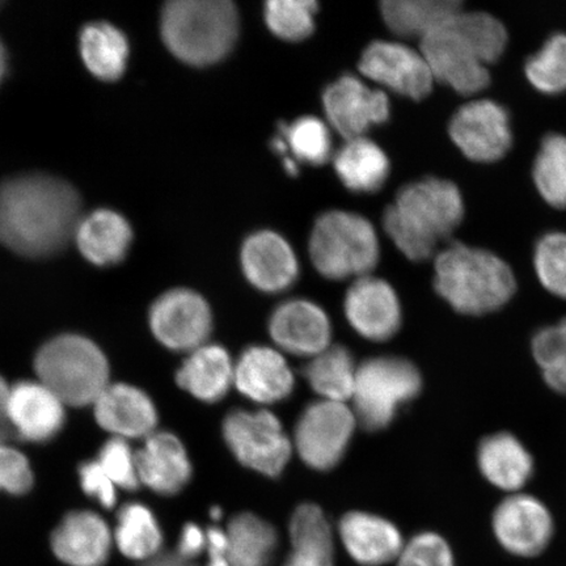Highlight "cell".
<instances>
[{
    "label": "cell",
    "mask_w": 566,
    "mask_h": 566,
    "mask_svg": "<svg viewBox=\"0 0 566 566\" xmlns=\"http://www.w3.org/2000/svg\"><path fill=\"white\" fill-rule=\"evenodd\" d=\"M82 202L65 180L44 174L12 177L0 186V243L20 256H52L74 239Z\"/></svg>",
    "instance_id": "1"
},
{
    "label": "cell",
    "mask_w": 566,
    "mask_h": 566,
    "mask_svg": "<svg viewBox=\"0 0 566 566\" xmlns=\"http://www.w3.org/2000/svg\"><path fill=\"white\" fill-rule=\"evenodd\" d=\"M463 217V197L455 184L428 177L401 188L385 211L384 226L407 259L424 261L458 229Z\"/></svg>",
    "instance_id": "2"
},
{
    "label": "cell",
    "mask_w": 566,
    "mask_h": 566,
    "mask_svg": "<svg viewBox=\"0 0 566 566\" xmlns=\"http://www.w3.org/2000/svg\"><path fill=\"white\" fill-rule=\"evenodd\" d=\"M434 272L436 292L462 315L494 313L515 294L512 268L480 248L451 244L438 253Z\"/></svg>",
    "instance_id": "3"
},
{
    "label": "cell",
    "mask_w": 566,
    "mask_h": 566,
    "mask_svg": "<svg viewBox=\"0 0 566 566\" xmlns=\"http://www.w3.org/2000/svg\"><path fill=\"white\" fill-rule=\"evenodd\" d=\"M160 31L176 59L209 66L237 44L239 13L230 0H174L161 11Z\"/></svg>",
    "instance_id": "4"
},
{
    "label": "cell",
    "mask_w": 566,
    "mask_h": 566,
    "mask_svg": "<svg viewBox=\"0 0 566 566\" xmlns=\"http://www.w3.org/2000/svg\"><path fill=\"white\" fill-rule=\"evenodd\" d=\"M34 370L63 405L94 406L109 384V364L90 338L80 335L56 336L35 354Z\"/></svg>",
    "instance_id": "5"
},
{
    "label": "cell",
    "mask_w": 566,
    "mask_h": 566,
    "mask_svg": "<svg viewBox=\"0 0 566 566\" xmlns=\"http://www.w3.org/2000/svg\"><path fill=\"white\" fill-rule=\"evenodd\" d=\"M310 256L325 279L366 277L379 261L377 232L363 216L342 210L324 212L311 232Z\"/></svg>",
    "instance_id": "6"
},
{
    "label": "cell",
    "mask_w": 566,
    "mask_h": 566,
    "mask_svg": "<svg viewBox=\"0 0 566 566\" xmlns=\"http://www.w3.org/2000/svg\"><path fill=\"white\" fill-rule=\"evenodd\" d=\"M422 377L407 358L384 356L358 365L352 396L357 423L366 431L385 430L402 406L419 396Z\"/></svg>",
    "instance_id": "7"
},
{
    "label": "cell",
    "mask_w": 566,
    "mask_h": 566,
    "mask_svg": "<svg viewBox=\"0 0 566 566\" xmlns=\"http://www.w3.org/2000/svg\"><path fill=\"white\" fill-rule=\"evenodd\" d=\"M222 434L238 462L260 475L281 476L292 459L293 442L271 410L233 409L224 417Z\"/></svg>",
    "instance_id": "8"
},
{
    "label": "cell",
    "mask_w": 566,
    "mask_h": 566,
    "mask_svg": "<svg viewBox=\"0 0 566 566\" xmlns=\"http://www.w3.org/2000/svg\"><path fill=\"white\" fill-rule=\"evenodd\" d=\"M357 424L346 402L322 399L311 402L295 424L296 454L311 470H334L348 451Z\"/></svg>",
    "instance_id": "9"
},
{
    "label": "cell",
    "mask_w": 566,
    "mask_h": 566,
    "mask_svg": "<svg viewBox=\"0 0 566 566\" xmlns=\"http://www.w3.org/2000/svg\"><path fill=\"white\" fill-rule=\"evenodd\" d=\"M155 338L172 352L190 353L208 344L212 314L207 300L190 289L161 294L148 311Z\"/></svg>",
    "instance_id": "10"
},
{
    "label": "cell",
    "mask_w": 566,
    "mask_h": 566,
    "mask_svg": "<svg viewBox=\"0 0 566 566\" xmlns=\"http://www.w3.org/2000/svg\"><path fill=\"white\" fill-rule=\"evenodd\" d=\"M451 20L421 40L420 52L436 82L446 84L460 95L478 94L490 86V70Z\"/></svg>",
    "instance_id": "11"
},
{
    "label": "cell",
    "mask_w": 566,
    "mask_h": 566,
    "mask_svg": "<svg viewBox=\"0 0 566 566\" xmlns=\"http://www.w3.org/2000/svg\"><path fill=\"white\" fill-rule=\"evenodd\" d=\"M449 133L464 157L478 163L504 158L513 144L511 118L504 106L492 101L460 106L451 118Z\"/></svg>",
    "instance_id": "12"
},
{
    "label": "cell",
    "mask_w": 566,
    "mask_h": 566,
    "mask_svg": "<svg viewBox=\"0 0 566 566\" xmlns=\"http://www.w3.org/2000/svg\"><path fill=\"white\" fill-rule=\"evenodd\" d=\"M359 70L369 80L412 101L427 97L436 82L422 53L399 42L374 41L360 56Z\"/></svg>",
    "instance_id": "13"
},
{
    "label": "cell",
    "mask_w": 566,
    "mask_h": 566,
    "mask_svg": "<svg viewBox=\"0 0 566 566\" xmlns=\"http://www.w3.org/2000/svg\"><path fill=\"white\" fill-rule=\"evenodd\" d=\"M492 525L501 546L521 557L542 554L554 535V520L547 506L525 493L507 495L495 507Z\"/></svg>",
    "instance_id": "14"
},
{
    "label": "cell",
    "mask_w": 566,
    "mask_h": 566,
    "mask_svg": "<svg viewBox=\"0 0 566 566\" xmlns=\"http://www.w3.org/2000/svg\"><path fill=\"white\" fill-rule=\"evenodd\" d=\"M328 123L346 140L364 137L374 125L389 117L386 92L367 87L353 75H344L332 83L323 95Z\"/></svg>",
    "instance_id": "15"
},
{
    "label": "cell",
    "mask_w": 566,
    "mask_h": 566,
    "mask_svg": "<svg viewBox=\"0 0 566 566\" xmlns=\"http://www.w3.org/2000/svg\"><path fill=\"white\" fill-rule=\"evenodd\" d=\"M344 311L350 327L374 343L388 342L401 327L398 294L387 281L373 275L354 281L345 295Z\"/></svg>",
    "instance_id": "16"
},
{
    "label": "cell",
    "mask_w": 566,
    "mask_h": 566,
    "mask_svg": "<svg viewBox=\"0 0 566 566\" xmlns=\"http://www.w3.org/2000/svg\"><path fill=\"white\" fill-rule=\"evenodd\" d=\"M269 335L281 352L313 358L332 345L331 318L318 304L290 300L273 311Z\"/></svg>",
    "instance_id": "17"
},
{
    "label": "cell",
    "mask_w": 566,
    "mask_h": 566,
    "mask_svg": "<svg viewBox=\"0 0 566 566\" xmlns=\"http://www.w3.org/2000/svg\"><path fill=\"white\" fill-rule=\"evenodd\" d=\"M233 386L248 400L272 406L292 396L295 377L281 350L252 345L240 354L233 367Z\"/></svg>",
    "instance_id": "18"
},
{
    "label": "cell",
    "mask_w": 566,
    "mask_h": 566,
    "mask_svg": "<svg viewBox=\"0 0 566 566\" xmlns=\"http://www.w3.org/2000/svg\"><path fill=\"white\" fill-rule=\"evenodd\" d=\"M9 417L13 434L31 443L54 440L65 427V405L40 381L23 380L10 388Z\"/></svg>",
    "instance_id": "19"
},
{
    "label": "cell",
    "mask_w": 566,
    "mask_h": 566,
    "mask_svg": "<svg viewBox=\"0 0 566 566\" xmlns=\"http://www.w3.org/2000/svg\"><path fill=\"white\" fill-rule=\"evenodd\" d=\"M240 261L248 282L268 294L285 292L300 275L298 259L292 245L273 231H259L248 238Z\"/></svg>",
    "instance_id": "20"
},
{
    "label": "cell",
    "mask_w": 566,
    "mask_h": 566,
    "mask_svg": "<svg viewBox=\"0 0 566 566\" xmlns=\"http://www.w3.org/2000/svg\"><path fill=\"white\" fill-rule=\"evenodd\" d=\"M140 485L160 495H175L186 490L193 469L186 446L168 431H155L137 452Z\"/></svg>",
    "instance_id": "21"
},
{
    "label": "cell",
    "mask_w": 566,
    "mask_h": 566,
    "mask_svg": "<svg viewBox=\"0 0 566 566\" xmlns=\"http://www.w3.org/2000/svg\"><path fill=\"white\" fill-rule=\"evenodd\" d=\"M101 427L117 438H147L155 433L158 410L150 396L126 384L109 385L95 401Z\"/></svg>",
    "instance_id": "22"
},
{
    "label": "cell",
    "mask_w": 566,
    "mask_h": 566,
    "mask_svg": "<svg viewBox=\"0 0 566 566\" xmlns=\"http://www.w3.org/2000/svg\"><path fill=\"white\" fill-rule=\"evenodd\" d=\"M112 548L109 526L94 512L69 513L52 535V549L69 566H104Z\"/></svg>",
    "instance_id": "23"
},
{
    "label": "cell",
    "mask_w": 566,
    "mask_h": 566,
    "mask_svg": "<svg viewBox=\"0 0 566 566\" xmlns=\"http://www.w3.org/2000/svg\"><path fill=\"white\" fill-rule=\"evenodd\" d=\"M338 534L353 560L364 566H381L398 560L405 547L399 528L370 513H346L339 521Z\"/></svg>",
    "instance_id": "24"
},
{
    "label": "cell",
    "mask_w": 566,
    "mask_h": 566,
    "mask_svg": "<svg viewBox=\"0 0 566 566\" xmlns=\"http://www.w3.org/2000/svg\"><path fill=\"white\" fill-rule=\"evenodd\" d=\"M75 243L82 256L96 266L122 263L133 243V230L127 219L111 209H98L82 217Z\"/></svg>",
    "instance_id": "25"
},
{
    "label": "cell",
    "mask_w": 566,
    "mask_h": 566,
    "mask_svg": "<svg viewBox=\"0 0 566 566\" xmlns=\"http://www.w3.org/2000/svg\"><path fill=\"white\" fill-rule=\"evenodd\" d=\"M233 367L230 354L222 345L205 344L188 353L176 381L184 391L207 405H214L228 396L233 386Z\"/></svg>",
    "instance_id": "26"
},
{
    "label": "cell",
    "mask_w": 566,
    "mask_h": 566,
    "mask_svg": "<svg viewBox=\"0 0 566 566\" xmlns=\"http://www.w3.org/2000/svg\"><path fill=\"white\" fill-rule=\"evenodd\" d=\"M483 475L501 491L518 493L534 473V459L518 438L497 433L484 438L478 450Z\"/></svg>",
    "instance_id": "27"
},
{
    "label": "cell",
    "mask_w": 566,
    "mask_h": 566,
    "mask_svg": "<svg viewBox=\"0 0 566 566\" xmlns=\"http://www.w3.org/2000/svg\"><path fill=\"white\" fill-rule=\"evenodd\" d=\"M292 552L285 566H335L334 531L315 504L295 509L289 527Z\"/></svg>",
    "instance_id": "28"
},
{
    "label": "cell",
    "mask_w": 566,
    "mask_h": 566,
    "mask_svg": "<svg viewBox=\"0 0 566 566\" xmlns=\"http://www.w3.org/2000/svg\"><path fill=\"white\" fill-rule=\"evenodd\" d=\"M463 11L459 0H386L381 17L394 33L402 38H427Z\"/></svg>",
    "instance_id": "29"
},
{
    "label": "cell",
    "mask_w": 566,
    "mask_h": 566,
    "mask_svg": "<svg viewBox=\"0 0 566 566\" xmlns=\"http://www.w3.org/2000/svg\"><path fill=\"white\" fill-rule=\"evenodd\" d=\"M335 171L353 192H377L389 175V160L381 148L365 137L346 140L334 158Z\"/></svg>",
    "instance_id": "30"
},
{
    "label": "cell",
    "mask_w": 566,
    "mask_h": 566,
    "mask_svg": "<svg viewBox=\"0 0 566 566\" xmlns=\"http://www.w3.org/2000/svg\"><path fill=\"white\" fill-rule=\"evenodd\" d=\"M80 52L90 73L103 82H115L125 73L129 60L126 35L106 21L84 25Z\"/></svg>",
    "instance_id": "31"
},
{
    "label": "cell",
    "mask_w": 566,
    "mask_h": 566,
    "mask_svg": "<svg viewBox=\"0 0 566 566\" xmlns=\"http://www.w3.org/2000/svg\"><path fill=\"white\" fill-rule=\"evenodd\" d=\"M358 366L353 354L343 345L329 348L310 358L303 377L322 400L346 402L352 400Z\"/></svg>",
    "instance_id": "32"
},
{
    "label": "cell",
    "mask_w": 566,
    "mask_h": 566,
    "mask_svg": "<svg viewBox=\"0 0 566 566\" xmlns=\"http://www.w3.org/2000/svg\"><path fill=\"white\" fill-rule=\"evenodd\" d=\"M230 566H271L277 549V531L256 514L233 516L226 528Z\"/></svg>",
    "instance_id": "33"
},
{
    "label": "cell",
    "mask_w": 566,
    "mask_h": 566,
    "mask_svg": "<svg viewBox=\"0 0 566 566\" xmlns=\"http://www.w3.org/2000/svg\"><path fill=\"white\" fill-rule=\"evenodd\" d=\"M115 541L122 554L145 563L160 554L163 533L157 516L140 502H130L117 515Z\"/></svg>",
    "instance_id": "34"
},
{
    "label": "cell",
    "mask_w": 566,
    "mask_h": 566,
    "mask_svg": "<svg viewBox=\"0 0 566 566\" xmlns=\"http://www.w3.org/2000/svg\"><path fill=\"white\" fill-rule=\"evenodd\" d=\"M274 150L283 161L322 166L331 159L332 138L327 124L313 116L301 117L280 126V136L273 140Z\"/></svg>",
    "instance_id": "35"
},
{
    "label": "cell",
    "mask_w": 566,
    "mask_h": 566,
    "mask_svg": "<svg viewBox=\"0 0 566 566\" xmlns=\"http://www.w3.org/2000/svg\"><path fill=\"white\" fill-rule=\"evenodd\" d=\"M534 182L551 207L566 209V137L562 134L543 139L534 163Z\"/></svg>",
    "instance_id": "36"
},
{
    "label": "cell",
    "mask_w": 566,
    "mask_h": 566,
    "mask_svg": "<svg viewBox=\"0 0 566 566\" xmlns=\"http://www.w3.org/2000/svg\"><path fill=\"white\" fill-rule=\"evenodd\" d=\"M452 25L469 40L486 66L497 62L507 45V32L501 21L485 12H459Z\"/></svg>",
    "instance_id": "37"
},
{
    "label": "cell",
    "mask_w": 566,
    "mask_h": 566,
    "mask_svg": "<svg viewBox=\"0 0 566 566\" xmlns=\"http://www.w3.org/2000/svg\"><path fill=\"white\" fill-rule=\"evenodd\" d=\"M531 349L544 381L554 391L566 395V318L537 331Z\"/></svg>",
    "instance_id": "38"
},
{
    "label": "cell",
    "mask_w": 566,
    "mask_h": 566,
    "mask_svg": "<svg viewBox=\"0 0 566 566\" xmlns=\"http://www.w3.org/2000/svg\"><path fill=\"white\" fill-rule=\"evenodd\" d=\"M526 76L543 94L566 91V34H555L526 63Z\"/></svg>",
    "instance_id": "39"
},
{
    "label": "cell",
    "mask_w": 566,
    "mask_h": 566,
    "mask_svg": "<svg viewBox=\"0 0 566 566\" xmlns=\"http://www.w3.org/2000/svg\"><path fill=\"white\" fill-rule=\"evenodd\" d=\"M316 12L313 0H271L265 4V21L280 39L301 41L314 32Z\"/></svg>",
    "instance_id": "40"
},
{
    "label": "cell",
    "mask_w": 566,
    "mask_h": 566,
    "mask_svg": "<svg viewBox=\"0 0 566 566\" xmlns=\"http://www.w3.org/2000/svg\"><path fill=\"white\" fill-rule=\"evenodd\" d=\"M534 265L543 287L566 300V233L544 235L536 244Z\"/></svg>",
    "instance_id": "41"
},
{
    "label": "cell",
    "mask_w": 566,
    "mask_h": 566,
    "mask_svg": "<svg viewBox=\"0 0 566 566\" xmlns=\"http://www.w3.org/2000/svg\"><path fill=\"white\" fill-rule=\"evenodd\" d=\"M97 462L119 490L137 491L140 486L137 452L123 438L113 437L98 451Z\"/></svg>",
    "instance_id": "42"
},
{
    "label": "cell",
    "mask_w": 566,
    "mask_h": 566,
    "mask_svg": "<svg viewBox=\"0 0 566 566\" xmlns=\"http://www.w3.org/2000/svg\"><path fill=\"white\" fill-rule=\"evenodd\" d=\"M399 566H455L449 543L441 535L421 533L412 537L400 552Z\"/></svg>",
    "instance_id": "43"
},
{
    "label": "cell",
    "mask_w": 566,
    "mask_h": 566,
    "mask_svg": "<svg viewBox=\"0 0 566 566\" xmlns=\"http://www.w3.org/2000/svg\"><path fill=\"white\" fill-rule=\"evenodd\" d=\"M32 486L33 471L28 459L11 446L0 443V492L23 495Z\"/></svg>",
    "instance_id": "44"
},
{
    "label": "cell",
    "mask_w": 566,
    "mask_h": 566,
    "mask_svg": "<svg viewBox=\"0 0 566 566\" xmlns=\"http://www.w3.org/2000/svg\"><path fill=\"white\" fill-rule=\"evenodd\" d=\"M82 491L95 500L104 509L115 507L117 504V486L106 475L97 459L86 460L77 469Z\"/></svg>",
    "instance_id": "45"
},
{
    "label": "cell",
    "mask_w": 566,
    "mask_h": 566,
    "mask_svg": "<svg viewBox=\"0 0 566 566\" xmlns=\"http://www.w3.org/2000/svg\"><path fill=\"white\" fill-rule=\"evenodd\" d=\"M208 549L207 531H203L195 523H188L181 530L179 544H177L176 554L188 562H193L196 557Z\"/></svg>",
    "instance_id": "46"
},
{
    "label": "cell",
    "mask_w": 566,
    "mask_h": 566,
    "mask_svg": "<svg viewBox=\"0 0 566 566\" xmlns=\"http://www.w3.org/2000/svg\"><path fill=\"white\" fill-rule=\"evenodd\" d=\"M10 386L0 377V443H7L13 434L9 417Z\"/></svg>",
    "instance_id": "47"
},
{
    "label": "cell",
    "mask_w": 566,
    "mask_h": 566,
    "mask_svg": "<svg viewBox=\"0 0 566 566\" xmlns=\"http://www.w3.org/2000/svg\"><path fill=\"white\" fill-rule=\"evenodd\" d=\"M142 566H196L192 562L186 560L176 554H159L145 562Z\"/></svg>",
    "instance_id": "48"
},
{
    "label": "cell",
    "mask_w": 566,
    "mask_h": 566,
    "mask_svg": "<svg viewBox=\"0 0 566 566\" xmlns=\"http://www.w3.org/2000/svg\"><path fill=\"white\" fill-rule=\"evenodd\" d=\"M209 554V563L208 566H230L228 562V557H226V554L228 552L222 549H208Z\"/></svg>",
    "instance_id": "49"
},
{
    "label": "cell",
    "mask_w": 566,
    "mask_h": 566,
    "mask_svg": "<svg viewBox=\"0 0 566 566\" xmlns=\"http://www.w3.org/2000/svg\"><path fill=\"white\" fill-rule=\"evenodd\" d=\"M7 66V56L2 42H0V81L3 80Z\"/></svg>",
    "instance_id": "50"
},
{
    "label": "cell",
    "mask_w": 566,
    "mask_h": 566,
    "mask_svg": "<svg viewBox=\"0 0 566 566\" xmlns=\"http://www.w3.org/2000/svg\"><path fill=\"white\" fill-rule=\"evenodd\" d=\"M210 515H211V518L214 521L221 520L222 518L221 507L211 509Z\"/></svg>",
    "instance_id": "51"
}]
</instances>
